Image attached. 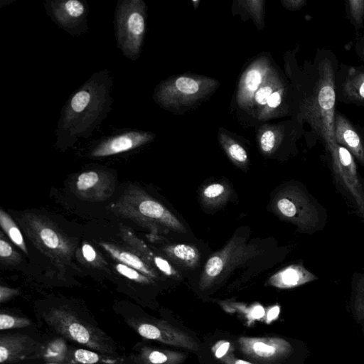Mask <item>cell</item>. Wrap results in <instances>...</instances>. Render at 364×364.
<instances>
[{"instance_id":"obj_22","label":"cell","mask_w":364,"mask_h":364,"mask_svg":"<svg viewBox=\"0 0 364 364\" xmlns=\"http://www.w3.org/2000/svg\"><path fill=\"white\" fill-rule=\"evenodd\" d=\"M115 268L117 272L129 279L144 284H149L151 282L149 277L124 264L119 263L116 265Z\"/></svg>"},{"instance_id":"obj_6","label":"cell","mask_w":364,"mask_h":364,"mask_svg":"<svg viewBox=\"0 0 364 364\" xmlns=\"http://www.w3.org/2000/svg\"><path fill=\"white\" fill-rule=\"evenodd\" d=\"M47 14L60 28L73 36L85 33L88 9L80 0H48L45 2Z\"/></svg>"},{"instance_id":"obj_4","label":"cell","mask_w":364,"mask_h":364,"mask_svg":"<svg viewBox=\"0 0 364 364\" xmlns=\"http://www.w3.org/2000/svg\"><path fill=\"white\" fill-rule=\"evenodd\" d=\"M274 213L296 225L303 232L313 230L318 224V212L306 194L296 186H287L275 196Z\"/></svg>"},{"instance_id":"obj_35","label":"cell","mask_w":364,"mask_h":364,"mask_svg":"<svg viewBox=\"0 0 364 364\" xmlns=\"http://www.w3.org/2000/svg\"><path fill=\"white\" fill-rule=\"evenodd\" d=\"M280 102H281V97H280V95L277 92H273L270 95V97L267 101V104L270 107H276L280 104Z\"/></svg>"},{"instance_id":"obj_23","label":"cell","mask_w":364,"mask_h":364,"mask_svg":"<svg viewBox=\"0 0 364 364\" xmlns=\"http://www.w3.org/2000/svg\"><path fill=\"white\" fill-rule=\"evenodd\" d=\"M73 355V359L79 364H95L102 359L97 353L85 349H77Z\"/></svg>"},{"instance_id":"obj_10","label":"cell","mask_w":364,"mask_h":364,"mask_svg":"<svg viewBox=\"0 0 364 364\" xmlns=\"http://www.w3.org/2000/svg\"><path fill=\"white\" fill-rule=\"evenodd\" d=\"M151 136L139 130L122 132L101 140L92 149L91 156L104 157L133 150L147 143Z\"/></svg>"},{"instance_id":"obj_27","label":"cell","mask_w":364,"mask_h":364,"mask_svg":"<svg viewBox=\"0 0 364 364\" xmlns=\"http://www.w3.org/2000/svg\"><path fill=\"white\" fill-rule=\"evenodd\" d=\"M154 262L155 266L164 274L171 277L178 275V272L163 257H154Z\"/></svg>"},{"instance_id":"obj_14","label":"cell","mask_w":364,"mask_h":364,"mask_svg":"<svg viewBox=\"0 0 364 364\" xmlns=\"http://www.w3.org/2000/svg\"><path fill=\"white\" fill-rule=\"evenodd\" d=\"M164 252L174 262L186 268L196 267L200 260L198 248L191 245H171L164 248Z\"/></svg>"},{"instance_id":"obj_25","label":"cell","mask_w":364,"mask_h":364,"mask_svg":"<svg viewBox=\"0 0 364 364\" xmlns=\"http://www.w3.org/2000/svg\"><path fill=\"white\" fill-rule=\"evenodd\" d=\"M318 100L320 105L323 109H331L335 102V93L333 88L330 86L323 87L319 92Z\"/></svg>"},{"instance_id":"obj_38","label":"cell","mask_w":364,"mask_h":364,"mask_svg":"<svg viewBox=\"0 0 364 364\" xmlns=\"http://www.w3.org/2000/svg\"><path fill=\"white\" fill-rule=\"evenodd\" d=\"M225 363L226 364H252L251 363L243 360H240V359H231L230 360L228 358H227V359L225 360Z\"/></svg>"},{"instance_id":"obj_3","label":"cell","mask_w":364,"mask_h":364,"mask_svg":"<svg viewBox=\"0 0 364 364\" xmlns=\"http://www.w3.org/2000/svg\"><path fill=\"white\" fill-rule=\"evenodd\" d=\"M117 48L132 60L141 53L146 30L145 5L141 0H119L114 13Z\"/></svg>"},{"instance_id":"obj_31","label":"cell","mask_w":364,"mask_h":364,"mask_svg":"<svg viewBox=\"0 0 364 364\" xmlns=\"http://www.w3.org/2000/svg\"><path fill=\"white\" fill-rule=\"evenodd\" d=\"M12 247L2 238L0 240V257L1 259H9L14 255Z\"/></svg>"},{"instance_id":"obj_30","label":"cell","mask_w":364,"mask_h":364,"mask_svg":"<svg viewBox=\"0 0 364 364\" xmlns=\"http://www.w3.org/2000/svg\"><path fill=\"white\" fill-rule=\"evenodd\" d=\"M272 90L270 87L266 86L260 88L255 95L256 101L260 105H264L267 103V101L270 97Z\"/></svg>"},{"instance_id":"obj_26","label":"cell","mask_w":364,"mask_h":364,"mask_svg":"<svg viewBox=\"0 0 364 364\" xmlns=\"http://www.w3.org/2000/svg\"><path fill=\"white\" fill-rule=\"evenodd\" d=\"M228 154L235 161L243 164L247 161L246 151L238 144L234 143L229 146Z\"/></svg>"},{"instance_id":"obj_29","label":"cell","mask_w":364,"mask_h":364,"mask_svg":"<svg viewBox=\"0 0 364 364\" xmlns=\"http://www.w3.org/2000/svg\"><path fill=\"white\" fill-rule=\"evenodd\" d=\"M261 75L258 70H250L246 77V84L248 89L251 91H255L257 89L258 85L261 82Z\"/></svg>"},{"instance_id":"obj_33","label":"cell","mask_w":364,"mask_h":364,"mask_svg":"<svg viewBox=\"0 0 364 364\" xmlns=\"http://www.w3.org/2000/svg\"><path fill=\"white\" fill-rule=\"evenodd\" d=\"M18 294V290L9 287H0V301L1 303L8 301Z\"/></svg>"},{"instance_id":"obj_24","label":"cell","mask_w":364,"mask_h":364,"mask_svg":"<svg viewBox=\"0 0 364 364\" xmlns=\"http://www.w3.org/2000/svg\"><path fill=\"white\" fill-rule=\"evenodd\" d=\"M175 85L179 91L185 94H194L199 90V86L197 82L186 77H181L178 78L176 80Z\"/></svg>"},{"instance_id":"obj_36","label":"cell","mask_w":364,"mask_h":364,"mask_svg":"<svg viewBox=\"0 0 364 364\" xmlns=\"http://www.w3.org/2000/svg\"><path fill=\"white\" fill-rule=\"evenodd\" d=\"M264 309L261 306H255L252 311V316L255 319H259L264 315Z\"/></svg>"},{"instance_id":"obj_1","label":"cell","mask_w":364,"mask_h":364,"mask_svg":"<svg viewBox=\"0 0 364 364\" xmlns=\"http://www.w3.org/2000/svg\"><path fill=\"white\" fill-rule=\"evenodd\" d=\"M113 77L107 69L93 73L63 107L55 129L57 144L63 147L87 138L111 110Z\"/></svg>"},{"instance_id":"obj_7","label":"cell","mask_w":364,"mask_h":364,"mask_svg":"<svg viewBox=\"0 0 364 364\" xmlns=\"http://www.w3.org/2000/svg\"><path fill=\"white\" fill-rule=\"evenodd\" d=\"M127 323L144 338L190 350L198 349L191 338L163 321L130 318Z\"/></svg>"},{"instance_id":"obj_8","label":"cell","mask_w":364,"mask_h":364,"mask_svg":"<svg viewBox=\"0 0 364 364\" xmlns=\"http://www.w3.org/2000/svg\"><path fill=\"white\" fill-rule=\"evenodd\" d=\"M132 205L134 215L156 229L185 232L181 222L166 207L149 196H141Z\"/></svg>"},{"instance_id":"obj_17","label":"cell","mask_w":364,"mask_h":364,"mask_svg":"<svg viewBox=\"0 0 364 364\" xmlns=\"http://www.w3.org/2000/svg\"><path fill=\"white\" fill-rule=\"evenodd\" d=\"M230 193V188L226 184L211 183L205 186L201 191V201L208 208H218L225 204L229 198Z\"/></svg>"},{"instance_id":"obj_5","label":"cell","mask_w":364,"mask_h":364,"mask_svg":"<svg viewBox=\"0 0 364 364\" xmlns=\"http://www.w3.org/2000/svg\"><path fill=\"white\" fill-rule=\"evenodd\" d=\"M259 252V249L246 244L242 237L232 238L206 262L200 277V288L206 289L219 282L237 265L256 257Z\"/></svg>"},{"instance_id":"obj_16","label":"cell","mask_w":364,"mask_h":364,"mask_svg":"<svg viewBox=\"0 0 364 364\" xmlns=\"http://www.w3.org/2000/svg\"><path fill=\"white\" fill-rule=\"evenodd\" d=\"M101 245L113 258L119 261L120 263L138 270L149 278L156 277V272L137 255L119 250L107 243H101Z\"/></svg>"},{"instance_id":"obj_28","label":"cell","mask_w":364,"mask_h":364,"mask_svg":"<svg viewBox=\"0 0 364 364\" xmlns=\"http://www.w3.org/2000/svg\"><path fill=\"white\" fill-rule=\"evenodd\" d=\"M262 149L265 153L270 152L275 144V136L272 131L267 130L263 133L260 139Z\"/></svg>"},{"instance_id":"obj_11","label":"cell","mask_w":364,"mask_h":364,"mask_svg":"<svg viewBox=\"0 0 364 364\" xmlns=\"http://www.w3.org/2000/svg\"><path fill=\"white\" fill-rule=\"evenodd\" d=\"M239 343L246 355L256 360L267 361L280 358L287 353L291 347L286 341L277 338H241Z\"/></svg>"},{"instance_id":"obj_12","label":"cell","mask_w":364,"mask_h":364,"mask_svg":"<svg viewBox=\"0 0 364 364\" xmlns=\"http://www.w3.org/2000/svg\"><path fill=\"white\" fill-rule=\"evenodd\" d=\"M31 232L35 242L46 252L53 253L55 256H67L70 252V247L63 236L50 225L41 221L33 223Z\"/></svg>"},{"instance_id":"obj_34","label":"cell","mask_w":364,"mask_h":364,"mask_svg":"<svg viewBox=\"0 0 364 364\" xmlns=\"http://www.w3.org/2000/svg\"><path fill=\"white\" fill-rule=\"evenodd\" d=\"M230 343L227 341L220 344L215 352V357L217 358H222L223 357H224V355L227 353L230 348Z\"/></svg>"},{"instance_id":"obj_40","label":"cell","mask_w":364,"mask_h":364,"mask_svg":"<svg viewBox=\"0 0 364 364\" xmlns=\"http://www.w3.org/2000/svg\"><path fill=\"white\" fill-rule=\"evenodd\" d=\"M48 364H60V363H48ZM63 364H73V363H63Z\"/></svg>"},{"instance_id":"obj_32","label":"cell","mask_w":364,"mask_h":364,"mask_svg":"<svg viewBox=\"0 0 364 364\" xmlns=\"http://www.w3.org/2000/svg\"><path fill=\"white\" fill-rule=\"evenodd\" d=\"M82 256L88 262H93L97 259V252L93 247L87 243H84L82 246Z\"/></svg>"},{"instance_id":"obj_18","label":"cell","mask_w":364,"mask_h":364,"mask_svg":"<svg viewBox=\"0 0 364 364\" xmlns=\"http://www.w3.org/2000/svg\"><path fill=\"white\" fill-rule=\"evenodd\" d=\"M102 175L96 171H88L80 174L77 178L75 186L77 191L84 196L95 194L94 191L99 190L102 185ZM97 195H98L97 193Z\"/></svg>"},{"instance_id":"obj_19","label":"cell","mask_w":364,"mask_h":364,"mask_svg":"<svg viewBox=\"0 0 364 364\" xmlns=\"http://www.w3.org/2000/svg\"><path fill=\"white\" fill-rule=\"evenodd\" d=\"M0 225L10 240L25 253H28L23 237L11 218L3 210H0Z\"/></svg>"},{"instance_id":"obj_21","label":"cell","mask_w":364,"mask_h":364,"mask_svg":"<svg viewBox=\"0 0 364 364\" xmlns=\"http://www.w3.org/2000/svg\"><path fill=\"white\" fill-rule=\"evenodd\" d=\"M31 324V320L27 318L9 315L5 313H1L0 314L1 330L25 328Z\"/></svg>"},{"instance_id":"obj_20","label":"cell","mask_w":364,"mask_h":364,"mask_svg":"<svg viewBox=\"0 0 364 364\" xmlns=\"http://www.w3.org/2000/svg\"><path fill=\"white\" fill-rule=\"evenodd\" d=\"M341 136L344 143L360 161H363L364 154L358 135L353 130L346 129Z\"/></svg>"},{"instance_id":"obj_2","label":"cell","mask_w":364,"mask_h":364,"mask_svg":"<svg viewBox=\"0 0 364 364\" xmlns=\"http://www.w3.org/2000/svg\"><path fill=\"white\" fill-rule=\"evenodd\" d=\"M48 326L68 339L106 355L116 354L110 338L100 328L84 321L67 308L58 307L44 314Z\"/></svg>"},{"instance_id":"obj_39","label":"cell","mask_w":364,"mask_h":364,"mask_svg":"<svg viewBox=\"0 0 364 364\" xmlns=\"http://www.w3.org/2000/svg\"><path fill=\"white\" fill-rule=\"evenodd\" d=\"M359 93L361 97H364V82L361 84V86L359 88Z\"/></svg>"},{"instance_id":"obj_13","label":"cell","mask_w":364,"mask_h":364,"mask_svg":"<svg viewBox=\"0 0 364 364\" xmlns=\"http://www.w3.org/2000/svg\"><path fill=\"white\" fill-rule=\"evenodd\" d=\"M317 279V277L301 264H291L274 274L268 283L277 288H294Z\"/></svg>"},{"instance_id":"obj_15","label":"cell","mask_w":364,"mask_h":364,"mask_svg":"<svg viewBox=\"0 0 364 364\" xmlns=\"http://www.w3.org/2000/svg\"><path fill=\"white\" fill-rule=\"evenodd\" d=\"M182 358L176 352L144 346L135 355L134 360L135 364H176Z\"/></svg>"},{"instance_id":"obj_9","label":"cell","mask_w":364,"mask_h":364,"mask_svg":"<svg viewBox=\"0 0 364 364\" xmlns=\"http://www.w3.org/2000/svg\"><path fill=\"white\" fill-rule=\"evenodd\" d=\"M41 350V344L28 335L16 333L0 336L1 364L14 363L34 357Z\"/></svg>"},{"instance_id":"obj_37","label":"cell","mask_w":364,"mask_h":364,"mask_svg":"<svg viewBox=\"0 0 364 364\" xmlns=\"http://www.w3.org/2000/svg\"><path fill=\"white\" fill-rule=\"evenodd\" d=\"M279 314V307L275 306L269 309L267 314V320L268 321H271L275 319Z\"/></svg>"}]
</instances>
